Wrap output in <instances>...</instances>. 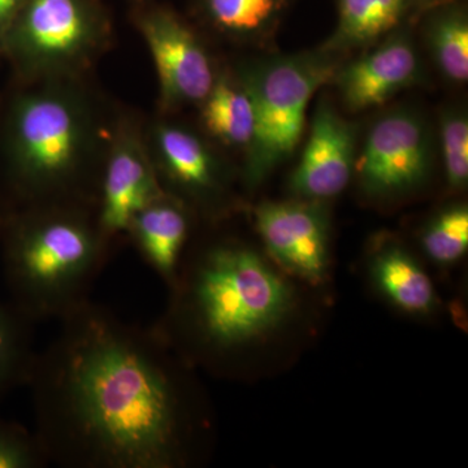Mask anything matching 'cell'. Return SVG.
<instances>
[{"instance_id": "23", "label": "cell", "mask_w": 468, "mask_h": 468, "mask_svg": "<svg viewBox=\"0 0 468 468\" xmlns=\"http://www.w3.org/2000/svg\"><path fill=\"white\" fill-rule=\"evenodd\" d=\"M48 463L36 432L0 420V468H43Z\"/></svg>"}, {"instance_id": "1", "label": "cell", "mask_w": 468, "mask_h": 468, "mask_svg": "<svg viewBox=\"0 0 468 468\" xmlns=\"http://www.w3.org/2000/svg\"><path fill=\"white\" fill-rule=\"evenodd\" d=\"M58 323L27 381L34 432L50 463L187 466L194 424L184 362L153 326L132 324L90 300Z\"/></svg>"}, {"instance_id": "25", "label": "cell", "mask_w": 468, "mask_h": 468, "mask_svg": "<svg viewBox=\"0 0 468 468\" xmlns=\"http://www.w3.org/2000/svg\"><path fill=\"white\" fill-rule=\"evenodd\" d=\"M426 2H433V0H426Z\"/></svg>"}, {"instance_id": "4", "label": "cell", "mask_w": 468, "mask_h": 468, "mask_svg": "<svg viewBox=\"0 0 468 468\" xmlns=\"http://www.w3.org/2000/svg\"><path fill=\"white\" fill-rule=\"evenodd\" d=\"M88 117L76 98L43 91L17 104L12 122V167L30 206H88L95 190L88 165Z\"/></svg>"}, {"instance_id": "6", "label": "cell", "mask_w": 468, "mask_h": 468, "mask_svg": "<svg viewBox=\"0 0 468 468\" xmlns=\"http://www.w3.org/2000/svg\"><path fill=\"white\" fill-rule=\"evenodd\" d=\"M431 140L426 124L410 111L378 119L356 158L354 171L371 196H394L414 189L427 177Z\"/></svg>"}, {"instance_id": "7", "label": "cell", "mask_w": 468, "mask_h": 468, "mask_svg": "<svg viewBox=\"0 0 468 468\" xmlns=\"http://www.w3.org/2000/svg\"><path fill=\"white\" fill-rule=\"evenodd\" d=\"M254 218L261 241L280 266L311 284L324 282L328 221L318 202H267L255 208Z\"/></svg>"}, {"instance_id": "18", "label": "cell", "mask_w": 468, "mask_h": 468, "mask_svg": "<svg viewBox=\"0 0 468 468\" xmlns=\"http://www.w3.org/2000/svg\"><path fill=\"white\" fill-rule=\"evenodd\" d=\"M33 324L16 307L0 304V394L29 381L38 354L33 347Z\"/></svg>"}, {"instance_id": "3", "label": "cell", "mask_w": 468, "mask_h": 468, "mask_svg": "<svg viewBox=\"0 0 468 468\" xmlns=\"http://www.w3.org/2000/svg\"><path fill=\"white\" fill-rule=\"evenodd\" d=\"M110 248L86 205L30 206L5 245L14 306L33 323L66 318L90 300Z\"/></svg>"}, {"instance_id": "14", "label": "cell", "mask_w": 468, "mask_h": 468, "mask_svg": "<svg viewBox=\"0 0 468 468\" xmlns=\"http://www.w3.org/2000/svg\"><path fill=\"white\" fill-rule=\"evenodd\" d=\"M126 236L144 263L171 288L180 272L189 237V215L184 202L163 194L135 215Z\"/></svg>"}, {"instance_id": "12", "label": "cell", "mask_w": 468, "mask_h": 468, "mask_svg": "<svg viewBox=\"0 0 468 468\" xmlns=\"http://www.w3.org/2000/svg\"><path fill=\"white\" fill-rule=\"evenodd\" d=\"M420 64L414 45L394 36L335 73L338 90L351 111L380 106L417 81Z\"/></svg>"}, {"instance_id": "9", "label": "cell", "mask_w": 468, "mask_h": 468, "mask_svg": "<svg viewBox=\"0 0 468 468\" xmlns=\"http://www.w3.org/2000/svg\"><path fill=\"white\" fill-rule=\"evenodd\" d=\"M143 32L160 82V94L167 107L206 100L215 76L207 52L184 24L169 15L146 18Z\"/></svg>"}, {"instance_id": "24", "label": "cell", "mask_w": 468, "mask_h": 468, "mask_svg": "<svg viewBox=\"0 0 468 468\" xmlns=\"http://www.w3.org/2000/svg\"><path fill=\"white\" fill-rule=\"evenodd\" d=\"M18 0H0V27L8 23L16 11Z\"/></svg>"}, {"instance_id": "8", "label": "cell", "mask_w": 468, "mask_h": 468, "mask_svg": "<svg viewBox=\"0 0 468 468\" xmlns=\"http://www.w3.org/2000/svg\"><path fill=\"white\" fill-rule=\"evenodd\" d=\"M165 194L155 165L133 134L119 138L98 184L94 214L110 245L128 232L141 209Z\"/></svg>"}, {"instance_id": "5", "label": "cell", "mask_w": 468, "mask_h": 468, "mask_svg": "<svg viewBox=\"0 0 468 468\" xmlns=\"http://www.w3.org/2000/svg\"><path fill=\"white\" fill-rule=\"evenodd\" d=\"M335 73L337 63L328 52H309L270 58L243 75L242 85L255 113L245 165V180L250 186L260 185L294 153L311 98Z\"/></svg>"}, {"instance_id": "13", "label": "cell", "mask_w": 468, "mask_h": 468, "mask_svg": "<svg viewBox=\"0 0 468 468\" xmlns=\"http://www.w3.org/2000/svg\"><path fill=\"white\" fill-rule=\"evenodd\" d=\"M155 141L159 163L154 165L165 193L203 205L218 201L223 193L220 169L198 137L177 126L162 125Z\"/></svg>"}, {"instance_id": "11", "label": "cell", "mask_w": 468, "mask_h": 468, "mask_svg": "<svg viewBox=\"0 0 468 468\" xmlns=\"http://www.w3.org/2000/svg\"><path fill=\"white\" fill-rule=\"evenodd\" d=\"M356 165V129L329 104H320L309 141L292 176V192L309 201L338 196Z\"/></svg>"}, {"instance_id": "21", "label": "cell", "mask_w": 468, "mask_h": 468, "mask_svg": "<svg viewBox=\"0 0 468 468\" xmlns=\"http://www.w3.org/2000/svg\"><path fill=\"white\" fill-rule=\"evenodd\" d=\"M428 257L439 264H452L466 254L468 248V209L455 206L441 212L423 233Z\"/></svg>"}, {"instance_id": "20", "label": "cell", "mask_w": 468, "mask_h": 468, "mask_svg": "<svg viewBox=\"0 0 468 468\" xmlns=\"http://www.w3.org/2000/svg\"><path fill=\"white\" fill-rule=\"evenodd\" d=\"M218 26L237 34L266 32L282 14L285 0H207Z\"/></svg>"}, {"instance_id": "19", "label": "cell", "mask_w": 468, "mask_h": 468, "mask_svg": "<svg viewBox=\"0 0 468 468\" xmlns=\"http://www.w3.org/2000/svg\"><path fill=\"white\" fill-rule=\"evenodd\" d=\"M437 66L452 81L468 79V21L461 9H449L433 20L428 32Z\"/></svg>"}, {"instance_id": "17", "label": "cell", "mask_w": 468, "mask_h": 468, "mask_svg": "<svg viewBox=\"0 0 468 468\" xmlns=\"http://www.w3.org/2000/svg\"><path fill=\"white\" fill-rule=\"evenodd\" d=\"M409 0H340L338 29L328 48L377 41L401 21Z\"/></svg>"}, {"instance_id": "15", "label": "cell", "mask_w": 468, "mask_h": 468, "mask_svg": "<svg viewBox=\"0 0 468 468\" xmlns=\"http://www.w3.org/2000/svg\"><path fill=\"white\" fill-rule=\"evenodd\" d=\"M372 276L380 291L399 309L428 314L436 306V292L426 271L401 246H383L371 261Z\"/></svg>"}, {"instance_id": "2", "label": "cell", "mask_w": 468, "mask_h": 468, "mask_svg": "<svg viewBox=\"0 0 468 468\" xmlns=\"http://www.w3.org/2000/svg\"><path fill=\"white\" fill-rule=\"evenodd\" d=\"M167 313L154 331L174 351L223 362L284 322L292 286L257 251L232 241L211 243L181 264Z\"/></svg>"}, {"instance_id": "22", "label": "cell", "mask_w": 468, "mask_h": 468, "mask_svg": "<svg viewBox=\"0 0 468 468\" xmlns=\"http://www.w3.org/2000/svg\"><path fill=\"white\" fill-rule=\"evenodd\" d=\"M441 144L448 183L462 189L468 181V120L463 111H449L443 115Z\"/></svg>"}, {"instance_id": "16", "label": "cell", "mask_w": 468, "mask_h": 468, "mask_svg": "<svg viewBox=\"0 0 468 468\" xmlns=\"http://www.w3.org/2000/svg\"><path fill=\"white\" fill-rule=\"evenodd\" d=\"M203 122L224 143L248 147L255 126L254 106L248 90L227 77H218L206 97Z\"/></svg>"}, {"instance_id": "10", "label": "cell", "mask_w": 468, "mask_h": 468, "mask_svg": "<svg viewBox=\"0 0 468 468\" xmlns=\"http://www.w3.org/2000/svg\"><path fill=\"white\" fill-rule=\"evenodd\" d=\"M94 30L79 0H32L17 34V48L42 70L75 66L92 50Z\"/></svg>"}]
</instances>
